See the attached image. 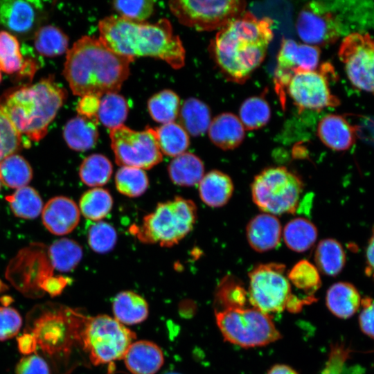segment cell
Returning <instances> with one entry per match:
<instances>
[{"mask_svg": "<svg viewBox=\"0 0 374 374\" xmlns=\"http://www.w3.org/2000/svg\"><path fill=\"white\" fill-rule=\"evenodd\" d=\"M273 20L244 12L220 28L210 51L224 76L244 83L261 64L274 36Z\"/></svg>", "mask_w": 374, "mask_h": 374, "instance_id": "cell-1", "label": "cell"}, {"mask_svg": "<svg viewBox=\"0 0 374 374\" xmlns=\"http://www.w3.org/2000/svg\"><path fill=\"white\" fill-rule=\"evenodd\" d=\"M100 41L112 51L134 60L152 57L179 69L185 64L186 51L167 19L155 24L136 22L111 15L98 24Z\"/></svg>", "mask_w": 374, "mask_h": 374, "instance_id": "cell-2", "label": "cell"}, {"mask_svg": "<svg viewBox=\"0 0 374 374\" xmlns=\"http://www.w3.org/2000/svg\"><path fill=\"white\" fill-rule=\"evenodd\" d=\"M134 60L112 51L100 39L83 36L67 51L63 74L74 95L100 97L121 89Z\"/></svg>", "mask_w": 374, "mask_h": 374, "instance_id": "cell-3", "label": "cell"}, {"mask_svg": "<svg viewBox=\"0 0 374 374\" xmlns=\"http://www.w3.org/2000/svg\"><path fill=\"white\" fill-rule=\"evenodd\" d=\"M66 98L65 89L48 78L12 92L0 108L21 136L38 141Z\"/></svg>", "mask_w": 374, "mask_h": 374, "instance_id": "cell-4", "label": "cell"}, {"mask_svg": "<svg viewBox=\"0 0 374 374\" xmlns=\"http://www.w3.org/2000/svg\"><path fill=\"white\" fill-rule=\"evenodd\" d=\"M196 219L195 204L177 196L159 203L153 212L143 217L140 226L133 228V232L144 243L170 247L192 231Z\"/></svg>", "mask_w": 374, "mask_h": 374, "instance_id": "cell-5", "label": "cell"}, {"mask_svg": "<svg viewBox=\"0 0 374 374\" xmlns=\"http://www.w3.org/2000/svg\"><path fill=\"white\" fill-rule=\"evenodd\" d=\"M248 299L252 307L269 315L285 309L296 312L315 298L299 299L292 294L285 266L280 263L260 264L249 274Z\"/></svg>", "mask_w": 374, "mask_h": 374, "instance_id": "cell-6", "label": "cell"}, {"mask_svg": "<svg viewBox=\"0 0 374 374\" xmlns=\"http://www.w3.org/2000/svg\"><path fill=\"white\" fill-rule=\"evenodd\" d=\"M135 338L133 331L114 317L99 314L86 317L80 342L91 362L97 366L123 359Z\"/></svg>", "mask_w": 374, "mask_h": 374, "instance_id": "cell-7", "label": "cell"}, {"mask_svg": "<svg viewBox=\"0 0 374 374\" xmlns=\"http://www.w3.org/2000/svg\"><path fill=\"white\" fill-rule=\"evenodd\" d=\"M225 341L242 348L263 346L281 338L269 315L252 307L215 312Z\"/></svg>", "mask_w": 374, "mask_h": 374, "instance_id": "cell-8", "label": "cell"}, {"mask_svg": "<svg viewBox=\"0 0 374 374\" xmlns=\"http://www.w3.org/2000/svg\"><path fill=\"white\" fill-rule=\"evenodd\" d=\"M251 196L264 213L281 215L294 213L303 191L301 179L286 168H267L251 184Z\"/></svg>", "mask_w": 374, "mask_h": 374, "instance_id": "cell-9", "label": "cell"}, {"mask_svg": "<svg viewBox=\"0 0 374 374\" xmlns=\"http://www.w3.org/2000/svg\"><path fill=\"white\" fill-rule=\"evenodd\" d=\"M295 26L304 44L317 47L335 43L346 31L337 1L308 2L300 10Z\"/></svg>", "mask_w": 374, "mask_h": 374, "instance_id": "cell-10", "label": "cell"}, {"mask_svg": "<svg viewBox=\"0 0 374 374\" xmlns=\"http://www.w3.org/2000/svg\"><path fill=\"white\" fill-rule=\"evenodd\" d=\"M171 12L183 25L197 31L220 29L245 12L240 0H175L168 3Z\"/></svg>", "mask_w": 374, "mask_h": 374, "instance_id": "cell-11", "label": "cell"}, {"mask_svg": "<svg viewBox=\"0 0 374 374\" xmlns=\"http://www.w3.org/2000/svg\"><path fill=\"white\" fill-rule=\"evenodd\" d=\"M110 139L116 163L121 166L150 169L163 159L154 128L136 131L122 125L111 130Z\"/></svg>", "mask_w": 374, "mask_h": 374, "instance_id": "cell-12", "label": "cell"}, {"mask_svg": "<svg viewBox=\"0 0 374 374\" xmlns=\"http://www.w3.org/2000/svg\"><path fill=\"white\" fill-rule=\"evenodd\" d=\"M85 319L71 310L48 311L35 321L32 334L44 352L66 353L80 341Z\"/></svg>", "mask_w": 374, "mask_h": 374, "instance_id": "cell-13", "label": "cell"}, {"mask_svg": "<svg viewBox=\"0 0 374 374\" xmlns=\"http://www.w3.org/2000/svg\"><path fill=\"white\" fill-rule=\"evenodd\" d=\"M330 78H336L334 68L329 62L323 63L319 69L296 74L287 93L300 111L337 107L340 100L330 91Z\"/></svg>", "mask_w": 374, "mask_h": 374, "instance_id": "cell-14", "label": "cell"}, {"mask_svg": "<svg viewBox=\"0 0 374 374\" xmlns=\"http://www.w3.org/2000/svg\"><path fill=\"white\" fill-rule=\"evenodd\" d=\"M338 55L351 84L374 94V40L369 34L355 32L346 35Z\"/></svg>", "mask_w": 374, "mask_h": 374, "instance_id": "cell-15", "label": "cell"}, {"mask_svg": "<svg viewBox=\"0 0 374 374\" xmlns=\"http://www.w3.org/2000/svg\"><path fill=\"white\" fill-rule=\"evenodd\" d=\"M319 47L283 39L277 55L274 71V89L283 109L286 104L287 89L293 77L301 72L317 68L320 59Z\"/></svg>", "mask_w": 374, "mask_h": 374, "instance_id": "cell-16", "label": "cell"}, {"mask_svg": "<svg viewBox=\"0 0 374 374\" xmlns=\"http://www.w3.org/2000/svg\"><path fill=\"white\" fill-rule=\"evenodd\" d=\"M42 220L51 233L57 235H65L78 225L80 209L72 199L64 196L55 197L45 204Z\"/></svg>", "mask_w": 374, "mask_h": 374, "instance_id": "cell-17", "label": "cell"}, {"mask_svg": "<svg viewBox=\"0 0 374 374\" xmlns=\"http://www.w3.org/2000/svg\"><path fill=\"white\" fill-rule=\"evenodd\" d=\"M123 359L132 374H155L164 363L161 348L148 340L134 341Z\"/></svg>", "mask_w": 374, "mask_h": 374, "instance_id": "cell-18", "label": "cell"}, {"mask_svg": "<svg viewBox=\"0 0 374 374\" xmlns=\"http://www.w3.org/2000/svg\"><path fill=\"white\" fill-rule=\"evenodd\" d=\"M317 135L328 148L345 151L355 143L357 128L342 116L328 114L319 122Z\"/></svg>", "mask_w": 374, "mask_h": 374, "instance_id": "cell-19", "label": "cell"}, {"mask_svg": "<svg viewBox=\"0 0 374 374\" xmlns=\"http://www.w3.org/2000/svg\"><path fill=\"white\" fill-rule=\"evenodd\" d=\"M246 235L251 247L258 252L276 248L280 243L282 227L274 215L261 213L253 217L246 228Z\"/></svg>", "mask_w": 374, "mask_h": 374, "instance_id": "cell-20", "label": "cell"}, {"mask_svg": "<svg viewBox=\"0 0 374 374\" xmlns=\"http://www.w3.org/2000/svg\"><path fill=\"white\" fill-rule=\"evenodd\" d=\"M39 1H0V22L16 33H26L33 26L42 8Z\"/></svg>", "mask_w": 374, "mask_h": 374, "instance_id": "cell-21", "label": "cell"}, {"mask_svg": "<svg viewBox=\"0 0 374 374\" xmlns=\"http://www.w3.org/2000/svg\"><path fill=\"white\" fill-rule=\"evenodd\" d=\"M208 134L214 145L228 150L236 148L242 143L245 129L236 115L224 112L211 121Z\"/></svg>", "mask_w": 374, "mask_h": 374, "instance_id": "cell-22", "label": "cell"}, {"mask_svg": "<svg viewBox=\"0 0 374 374\" xmlns=\"http://www.w3.org/2000/svg\"><path fill=\"white\" fill-rule=\"evenodd\" d=\"M233 193V184L230 177L217 170L204 175L199 183V194L202 201L211 207L224 206Z\"/></svg>", "mask_w": 374, "mask_h": 374, "instance_id": "cell-23", "label": "cell"}, {"mask_svg": "<svg viewBox=\"0 0 374 374\" xmlns=\"http://www.w3.org/2000/svg\"><path fill=\"white\" fill-rule=\"evenodd\" d=\"M114 318L124 326L143 322L148 317L146 300L137 293L126 290L119 292L112 301Z\"/></svg>", "mask_w": 374, "mask_h": 374, "instance_id": "cell-24", "label": "cell"}, {"mask_svg": "<svg viewBox=\"0 0 374 374\" xmlns=\"http://www.w3.org/2000/svg\"><path fill=\"white\" fill-rule=\"evenodd\" d=\"M98 116L87 118L78 116L69 120L63 131L68 146L80 152L92 148L98 138Z\"/></svg>", "mask_w": 374, "mask_h": 374, "instance_id": "cell-25", "label": "cell"}, {"mask_svg": "<svg viewBox=\"0 0 374 374\" xmlns=\"http://www.w3.org/2000/svg\"><path fill=\"white\" fill-rule=\"evenodd\" d=\"M361 297L355 287L346 282L332 285L326 293V305L336 317L348 319L352 317L361 305Z\"/></svg>", "mask_w": 374, "mask_h": 374, "instance_id": "cell-26", "label": "cell"}, {"mask_svg": "<svg viewBox=\"0 0 374 374\" xmlns=\"http://www.w3.org/2000/svg\"><path fill=\"white\" fill-rule=\"evenodd\" d=\"M168 172L171 181L180 186H193L200 182L204 175L202 161L195 154L184 152L170 161Z\"/></svg>", "mask_w": 374, "mask_h": 374, "instance_id": "cell-27", "label": "cell"}, {"mask_svg": "<svg viewBox=\"0 0 374 374\" xmlns=\"http://www.w3.org/2000/svg\"><path fill=\"white\" fill-rule=\"evenodd\" d=\"M179 116V125L193 136H202L208 132L212 121L208 105L195 98H189L184 102Z\"/></svg>", "mask_w": 374, "mask_h": 374, "instance_id": "cell-28", "label": "cell"}, {"mask_svg": "<svg viewBox=\"0 0 374 374\" xmlns=\"http://www.w3.org/2000/svg\"><path fill=\"white\" fill-rule=\"evenodd\" d=\"M317 235L314 224L303 217L290 220L283 229V239L287 247L296 252L310 249L314 244Z\"/></svg>", "mask_w": 374, "mask_h": 374, "instance_id": "cell-29", "label": "cell"}, {"mask_svg": "<svg viewBox=\"0 0 374 374\" xmlns=\"http://www.w3.org/2000/svg\"><path fill=\"white\" fill-rule=\"evenodd\" d=\"M314 260L317 269L329 276H335L342 271L345 265L346 254L337 240L326 238L317 244Z\"/></svg>", "mask_w": 374, "mask_h": 374, "instance_id": "cell-30", "label": "cell"}, {"mask_svg": "<svg viewBox=\"0 0 374 374\" xmlns=\"http://www.w3.org/2000/svg\"><path fill=\"white\" fill-rule=\"evenodd\" d=\"M154 130L162 154L176 157L184 153L189 146L188 134L178 123L163 124Z\"/></svg>", "mask_w": 374, "mask_h": 374, "instance_id": "cell-31", "label": "cell"}, {"mask_svg": "<svg viewBox=\"0 0 374 374\" xmlns=\"http://www.w3.org/2000/svg\"><path fill=\"white\" fill-rule=\"evenodd\" d=\"M48 252L51 265L62 272L73 270L80 262L83 254L82 247L75 240L69 238L53 242Z\"/></svg>", "mask_w": 374, "mask_h": 374, "instance_id": "cell-32", "label": "cell"}, {"mask_svg": "<svg viewBox=\"0 0 374 374\" xmlns=\"http://www.w3.org/2000/svg\"><path fill=\"white\" fill-rule=\"evenodd\" d=\"M32 177L30 166L24 157L18 154H10L0 161V181L8 187H24Z\"/></svg>", "mask_w": 374, "mask_h": 374, "instance_id": "cell-33", "label": "cell"}, {"mask_svg": "<svg viewBox=\"0 0 374 374\" xmlns=\"http://www.w3.org/2000/svg\"><path fill=\"white\" fill-rule=\"evenodd\" d=\"M112 172V164L106 157L100 154H93L82 162L79 176L87 186L98 188L109 181Z\"/></svg>", "mask_w": 374, "mask_h": 374, "instance_id": "cell-34", "label": "cell"}, {"mask_svg": "<svg viewBox=\"0 0 374 374\" xmlns=\"http://www.w3.org/2000/svg\"><path fill=\"white\" fill-rule=\"evenodd\" d=\"M113 199L109 192L104 188H93L81 196L79 209L87 219L98 222L111 211Z\"/></svg>", "mask_w": 374, "mask_h": 374, "instance_id": "cell-35", "label": "cell"}, {"mask_svg": "<svg viewBox=\"0 0 374 374\" xmlns=\"http://www.w3.org/2000/svg\"><path fill=\"white\" fill-rule=\"evenodd\" d=\"M178 95L170 89H164L152 96L148 102L152 118L166 124L174 122L179 115L180 106Z\"/></svg>", "mask_w": 374, "mask_h": 374, "instance_id": "cell-36", "label": "cell"}, {"mask_svg": "<svg viewBox=\"0 0 374 374\" xmlns=\"http://www.w3.org/2000/svg\"><path fill=\"white\" fill-rule=\"evenodd\" d=\"M238 118L245 130L260 129L269 121L271 118L269 105L260 96L248 98L240 107Z\"/></svg>", "mask_w": 374, "mask_h": 374, "instance_id": "cell-37", "label": "cell"}, {"mask_svg": "<svg viewBox=\"0 0 374 374\" xmlns=\"http://www.w3.org/2000/svg\"><path fill=\"white\" fill-rule=\"evenodd\" d=\"M129 106L125 98L117 93L104 95L100 99L98 119L104 126L114 129L127 118Z\"/></svg>", "mask_w": 374, "mask_h": 374, "instance_id": "cell-38", "label": "cell"}, {"mask_svg": "<svg viewBox=\"0 0 374 374\" xmlns=\"http://www.w3.org/2000/svg\"><path fill=\"white\" fill-rule=\"evenodd\" d=\"M118 191L129 197L143 195L148 188L149 180L144 170L135 167L121 166L115 176Z\"/></svg>", "mask_w": 374, "mask_h": 374, "instance_id": "cell-39", "label": "cell"}, {"mask_svg": "<svg viewBox=\"0 0 374 374\" xmlns=\"http://www.w3.org/2000/svg\"><path fill=\"white\" fill-rule=\"evenodd\" d=\"M6 199L17 217L33 219L40 214L42 209L43 204L39 193L29 186L19 188Z\"/></svg>", "mask_w": 374, "mask_h": 374, "instance_id": "cell-40", "label": "cell"}, {"mask_svg": "<svg viewBox=\"0 0 374 374\" xmlns=\"http://www.w3.org/2000/svg\"><path fill=\"white\" fill-rule=\"evenodd\" d=\"M247 299V292L238 279L233 276L224 277L216 290L215 301L221 308L217 311L244 308Z\"/></svg>", "mask_w": 374, "mask_h": 374, "instance_id": "cell-41", "label": "cell"}, {"mask_svg": "<svg viewBox=\"0 0 374 374\" xmlns=\"http://www.w3.org/2000/svg\"><path fill=\"white\" fill-rule=\"evenodd\" d=\"M34 43L41 55L53 57L62 55L67 50L69 38L60 28L45 26L36 32Z\"/></svg>", "mask_w": 374, "mask_h": 374, "instance_id": "cell-42", "label": "cell"}, {"mask_svg": "<svg viewBox=\"0 0 374 374\" xmlns=\"http://www.w3.org/2000/svg\"><path fill=\"white\" fill-rule=\"evenodd\" d=\"M287 278L296 288L310 296L321 287V280L317 268L307 260L296 263L287 273Z\"/></svg>", "mask_w": 374, "mask_h": 374, "instance_id": "cell-43", "label": "cell"}, {"mask_svg": "<svg viewBox=\"0 0 374 374\" xmlns=\"http://www.w3.org/2000/svg\"><path fill=\"white\" fill-rule=\"evenodd\" d=\"M25 66L19 44L15 36L0 31V69L8 73L21 71Z\"/></svg>", "mask_w": 374, "mask_h": 374, "instance_id": "cell-44", "label": "cell"}, {"mask_svg": "<svg viewBox=\"0 0 374 374\" xmlns=\"http://www.w3.org/2000/svg\"><path fill=\"white\" fill-rule=\"evenodd\" d=\"M87 239L93 251L98 253H105L113 249L116 245L117 233L110 224L98 221L90 226Z\"/></svg>", "mask_w": 374, "mask_h": 374, "instance_id": "cell-45", "label": "cell"}, {"mask_svg": "<svg viewBox=\"0 0 374 374\" xmlns=\"http://www.w3.org/2000/svg\"><path fill=\"white\" fill-rule=\"evenodd\" d=\"M155 2L152 0L114 1L113 6L120 16L136 22H144L154 12Z\"/></svg>", "mask_w": 374, "mask_h": 374, "instance_id": "cell-46", "label": "cell"}, {"mask_svg": "<svg viewBox=\"0 0 374 374\" xmlns=\"http://www.w3.org/2000/svg\"><path fill=\"white\" fill-rule=\"evenodd\" d=\"M21 138L0 108V161L17 150L22 144Z\"/></svg>", "mask_w": 374, "mask_h": 374, "instance_id": "cell-47", "label": "cell"}, {"mask_svg": "<svg viewBox=\"0 0 374 374\" xmlns=\"http://www.w3.org/2000/svg\"><path fill=\"white\" fill-rule=\"evenodd\" d=\"M19 312L10 307H0V341H5L15 336L21 326Z\"/></svg>", "mask_w": 374, "mask_h": 374, "instance_id": "cell-48", "label": "cell"}, {"mask_svg": "<svg viewBox=\"0 0 374 374\" xmlns=\"http://www.w3.org/2000/svg\"><path fill=\"white\" fill-rule=\"evenodd\" d=\"M350 353V350L343 344L333 345L321 374H341L344 365L348 359Z\"/></svg>", "mask_w": 374, "mask_h": 374, "instance_id": "cell-49", "label": "cell"}, {"mask_svg": "<svg viewBox=\"0 0 374 374\" xmlns=\"http://www.w3.org/2000/svg\"><path fill=\"white\" fill-rule=\"evenodd\" d=\"M17 374H49L45 360L37 355L25 357L18 363Z\"/></svg>", "mask_w": 374, "mask_h": 374, "instance_id": "cell-50", "label": "cell"}, {"mask_svg": "<svg viewBox=\"0 0 374 374\" xmlns=\"http://www.w3.org/2000/svg\"><path fill=\"white\" fill-rule=\"evenodd\" d=\"M361 305L359 317L360 328L364 333L374 339V300L364 297L361 300Z\"/></svg>", "mask_w": 374, "mask_h": 374, "instance_id": "cell-51", "label": "cell"}, {"mask_svg": "<svg viewBox=\"0 0 374 374\" xmlns=\"http://www.w3.org/2000/svg\"><path fill=\"white\" fill-rule=\"evenodd\" d=\"M100 97L94 95H86L82 97L77 105L79 116L93 118L98 116L100 107Z\"/></svg>", "mask_w": 374, "mask_h": 374, "instance_id": "cell-52", "label": "cell"}, {"mask_svg": "<svg viewBox=\"0 0 374 374\" xmlns=\"http://www.w3.org/2000/svg\"><path fill=\"white\" fill-rule=\"evenodd\" d=\"M71 281L68 278L63 276H49L44 280L39 285L52 296L59 295Z\"/></svg>", "mask_w": 374, "mask_h": 374, "instance_id": "cell-53", "label": "cell"}, {"mask_svg": "<svg viewBox=\"0 0 374 374\" xmlns=\"http://www.w3.org/2000/svg\"><path fill=\"white\" fill-rule=\"evenodd\" d=\"M19 351L24 355H30L35 351L37 341L33 334L24 333L17 339Z\"/></svg>", "mask_w": 374, "mask_h": 374, "instance_id": "cell-54", "label": "cell"}, {"mask_svg": "<svg viewBox=\"0 0 374 374\" xmlns=\"http://www.w3.org/2000/svg\"><path fill=\"white\" fill-rule=\"evenodd\" d=\"M367 276L374 279V226L366 250V269Z\"/></svg>", "mask_w": 374, "mask_h": 374, "instance_id": "cell-55", "label": "cell"}, {"mask_svg": "<svg viewBox=\"0 0 374 374\" xmlns=\"http://www.w3.org/2000/svg\"><path fill=\"white\" fill-rule=\"evenodd\" d=\"M267 374H298L297 372L289 366L276 364L272 366Z\"/></svg>", "mask_w": 374, "mask_h": 374, "instance_id": "cell-56", "label": "cell"}, {"mask_svg": "<svg viewBox=\"0 0 374 374\" xmlns=\"http://www.w3.org/2000/svg\"><path fill=\"white\" fill-rule=\"evenodd\" d=\"M163 374H181L179 373H177V372H175V371H169V372H166Z\"/></svg>", "mask_w": 374, "mask_h": 374, "instance_id": "cell-57", "label": "cell"}, {"mask_svg": "<svg viewBox=\"0 0 374 374\" xmlns=\"http://www.w3.org/2000/svg\"><path fill=\"white\" fill-rule=\"evenodd\" d=\"M1 72H0V81H1Z\"/></svg>", "mask_w": 374, "mask_h": 374, "instance_id": "cell-58", "label": "cell"}]
</instances>
